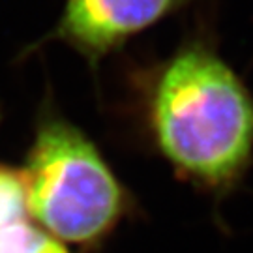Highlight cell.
Masks as SVG:
<instances>
[{
    "mask_svg": "<svg viewBox=\"0 0 253 253\" xmlns=\"http://www.w3.org/2000/svg\"><path fill=\"white\" fill-rule=\"evenodd\" d=\"M186 0H66L53 36L100 60L127 38L152 27Z\"/></svg>",
    "mask_w": 253,
    "mask_h": 253,
    "instance_id": "obj_3",
    "label": "cell"
},
{
    "mask_svg": "<svg viewBox=\"0 0 253 253\" xmlns=\"http://www.w3.org/2000/svg\"><path fill=\"white\" fill-rule=\"evenodd\" d=\"M28 214L58 240L88 244L124 212V191L96 145L60 117H45L23 171Z\"/></svg>",
    "mask_w": 253,
    "mask_h": 253,
    "instance_id": "obj_2",
    "label": "cell"
},
{
    "mask_svg": "<svg viewBox=\"0 0 253 253\" xmlns=\"http://www.w3.org/2000/svg\"><path fill=\"white\" fill-rule=\"evenodd\" d=\"M27 186L23 171L0 165V235L27 221Z\"/></svg>",
    "mask_w": 253,
    "mask_h": 253,
    "instance_id": "obj_4",
    "label": "cell"
},
{
    "mask_svg": "<svg viewBox=\"0 0 253 253\" xmlns=\"http://www.w3.org/2000/svg\"><path fill=\"white\" fill-rule=\"evenodd\" d=\"M0 253H70L58 238L28 221L9 227L0 235Z\"/></svg>",
    "mask_w": 253,
    "mask_h": 253,
    "instance_id": "obj_5",
    "label": "cell"
},
{
    "mask_svg": "<svg viewBox=\"0 0 253 253\" xmlns=\"http://www.w3.org/2000/svg\"><path fill=\"white\" fill-rule=\"evenodd\" d=\"M150 120L163 156L205 186L223 188L250 163L253 98L207 47H184L165 64L154 84Z\"/></svg>",
    "mask_w": 253,
    "mask_h": 253,
    "instance_id": "obj_1",
    "label": "cell"
}]
</instances>
